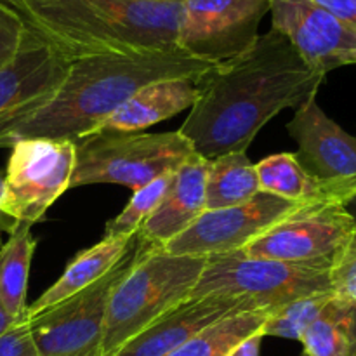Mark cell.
Wrapping results in <instances>:
<instances>
[{
	"mask_svg": "<svg viewBox=\"0 0 356 356\" xmlns=\"http://www.w3.org/2000/svg\"><path fill=\"white\" fill-rule=\"evenodd\" d=\"M174 179V172H167L163 176L156 177L152 183L145 184L143 188L134 190V195L125 205L124 211L108 221L104 236H136L139 228L145 225L146 219L156 211L162 204L163 197L169 191L170 183Z\"/></svg>",
	"mask_w": 356,
	"mask_h": 356,
	"instance_id": "obj_25",
	"label": "cell"
},
{
	"mask_svg": "<svg viewBox=\"0 0 356 356\" xmlns=\"http://www.w3.org/2000/svg\"><path fill=\"white\" fill-rule=\"evenodd\" d=\"M271 313L270 309H252L225 316L205 327L169 356H226L247 337L259 332Z\"/></svg>",
	"mask_w": 356,
	"mask_h": 356,
	"instance_id": "obj_23",
	"label": "cell"
},
{
	"mask_svg": "<svg viewBox=\"0 0 356 356\" xmlns=\"http://www.w3.org/2000/svg\"><path fill=\"white\" fill-rule=\"evenodd\" d=\"M209 169L211 160L195 152L181 163L162 204L139 228L136 235L139 242L162 249L204 214Z\"/></svg>",
	"mask_w": 356,
	"mask_h": 356,
	"instance_id": "obj_16",
	"label": "cell"
},
{
	"mask_svg": "<svg viewBox=\"0 0 356 356\" xmlns=\"http://www.w3.org/2000/svg\"><path fill=\"white\" fill-rule=\"evenodd\" d=\"M271 0H183L177 49L219 65L245 52L259 35Z\"/></svg>",
	"mask_w": 356,
	"mask_h": 356,
	"instance_id": "obj_9",
	"label": "cell"
},
{
	"mask_svg": "<svg viewBox=\"0 0 356 356\" xmlns=\"http://www.w3.org/2000/svg\"><path fill=\"white\" fill-rule=\"evenodd\" d=\"M26 30V24L19 14L0 2V66L6 65L16 54Z\"/></svg>",
	"mask_w": 356,
	"mask_h": 356,
	"instance_id": "obj_26",
	"label": "cell"
},
{
	"mask_svg": "<svg viewBox=\"0 0 356 356\" xmlns=\"http://www.w3.org/2000/svg\"><path fill=\"white\" fill-rule=\"evenodd\" d=\"M75 156V143L65 139L14 143L3 174V212L19 225L40 222L49 207L70 190Z\"/></svg>",
	"mask_w": 356,
	"mask_h": 356,
	"instance_id": "obj_8",
	"label": "cell"
},
{
	"mask_svg": "<svg viewBox=\"0 0 356 356\" xmlns=\"http://www.w3.org/2000/svg\"><path fill=\"white\" fill-rule=\"evenodd\" d=\"M332 285L337 296L356 301V254L343 259L334 268Z\"/></svg>",
	"mask_w": 356,
	"mask_h": 356,
	"instance_id": "obj_28",
	"label": "cell"
},
{
	"mask_svg": "<svg viewBox=\"0 0 356 356\" xmlns=\"http://www.w3.org/2000/svg\"><path fill=\"white\" fill-rule=\"evenodd\" d=\"M252 309L257 308L243 298H188L132 337L113 356H169L211 323L233 313Z\"/></svg>",
	"mask_w": 356,
	"mask_h": 356,
	"instance_id": "obj_15",
	"label": "cell"
},
{
	"mask_svg": "<svg viewBox=\"0 0 356 356\" xmlns=\"http://www.w3.org/2000/svg\"><path fill=\"white\" fill-rule=\"evenodd\" d=\"M356 30V0H309Z\"/></svg>",
	"mask_w": 356,
	"mask_h": 356,
	"instance_id": "obj_29",
	"label": "cell"
},
{
	"mask_svg": "<svg viewBox=\"0 0 356 356\" xmlns=\"http://www.w3.org/2000/svg\"><path fill=\"white\" fill-rule=\"evenodd\" d=\"M323 79L271 28L245 52L195 80L198 99L179 132L207 160L245 152L275 115L316 97Z\"/></svg>",
	"mask_w": 356,
	"mask_h": 356,
	"instance_id": "obj_1",
	"label": "cell"
},
{
	"mask_svg": "<svg viewBox=\"0 0 356 356\" xmlns=\"http://www.w3.org/2000/svg\"><path fill=\"white\" fill-rule=\"evenodd\" d=\"M0 2H3V3H6V6H9L10 9H14V10H16L17 7H19L21 3L24 2V0H0Z\"/></svg>",
	"mask_w": 356,
	"mask_h": 356,
	"instance_id": "obj_34",
	"label": "cell"
},
{
	"mask_svg": "<svg viewBox=\"0 0 356 356\" xmlns=\"http://www.w3.org/2000/svg\"><path fill=\"white\" fill-rule=\"evenodd\" d=\"M312 205L259 191L235 207L205 211L193 225L162 247L174 256L212 257L243 250L250 242L284 219Z\"/></svg>",
	"mask_w": 356,
	"mask_h": 356,
	"instance_id": "obj_11",
	"label": "cell"
},
{
	"mask_svg": "<svg viewBox=\"0 0 356 356\" xmlns=\"http://www.w3.org/2000/svg\"><path fill=\"white\" fill-rule=\"evenodd\" d=\"M16 322H17V320L14 318V316H10L9 313H7V309L3 308L2 301H0V337H2L3 334H6L7 330H9L10 327H13Z\"/></svg>",
	"mask_w": 356,
	"mask_h": 356,
	"instance_id": "obj_32",
	"label": "cell"
},
{
	"mask_svg": "<svg viewBox=\"0 0 356 356\" xmlns=\"http://www.w3.org/2000/svg\"><path fill=\"white\" fill-rule=\"evenodd\" d=\"M211 63L183 52H106L70 59L54 96L7 138L6 148L23 139H65L90 136L129 97L149 83L198 79Z\"/></svg>",
	"mask_w": 356,
	"mask_h": 356,
	"instance_id": "obj_2",
	"label": "cell"
},
{
	"mask_svg": "<svg viewBox=\"0 0 356 356\" xmlns=\"http://www.w3.org/2000/svg\"><path fill=\"white\" fill-rule=\"evenodd\" d=\"M70 59L26 30L16 54L0 66V148L26 118L44 106L68 72Z\"/></svg>",
	"mask_w": 356,
	"mask_h": 356,
	"instance_id": "obj_12",
	"label": "cell"
},
{
	"mask_svg": "<svg viewBox=\"0 0 356 356\" xmlns=\"http://www.w3.org/2000/svg\"><path fill=\"white\" fill-rule=\"evenodd\" d=\"M271 24L289 38L306 65L325 76L356 65V30L309 0H271Z\"/></svg>",
	"mask_w": 356,
	"mask_h": 356,
	"instance_id": "obj_14",
	"label": "cell"
},
{
	"mask_svg": "<svg viewBox=\"0 0 356 356\" xmlns=\"http://www.w3.org/2000/svg\"><path fill=\"white\" fill-rule=\"evenodd\" d=\"M264 193L305 205H344L346 198L308 172L296 153H277L256 163Z\"/></svg>",
	"mask_w": 356,
	"mask_h": 356,
	"instance_id": "obj_19",
	"label": "cell"
},
{
	"mask_svg": "<svg viewBox=\"0 0 356 356\" xmlns=\"http://www.w3.org/2000/svg\"><path fill=\"white\" fill-rule=\"evenodd\" d=\"M141 250L134 238L127 254L90 287L28 320L38 356H101L108 302Z\"/></svg>",
	"mask_w": 356,
	"mask_h": 356,
	"instance_id": "obj_7",
	"label": "cell"
},
{
	"mask_svg": "<svg viewBox=\"0 0 356 356\" xmlns=\"http://www.w3.org/2000/svg\"><path fill=\"white\" fill-rule=\"evenodd\" d=\"M207 259L174 256L141 243L132 268L111 292L101 356H113L155 320L186 301Z\"/></svg>",
	"mask_w": 356,
	"mask_h": 356,
	"instance_id": "obj_4",
	"label": "cell"
},
{
	"mask_svg": "<svg viewBox=\"0 0 356 356\" xmlns=\"http://www.w3.org/2000/svg\"><path fill=\"white\" fill-rule=\"evenodd\" d=\"M136 236H103L101 242L82 250L66 266L61 277L26 308V320L40 315L51 306L72 298L103 278L127 254Z\"/></svg>",
	"mask_w": 356,
	"mask_h": 356,
	"instance_id": "obj_18",
	"label": "cell"
},
{
	"mask_svg": "<svg viewBox=\"0 0 356 356\" xmlns=\"http://www.w3.org/2000/svg\"><path fill=\"white\" fill-rule=\"evenodd\" d=\"M183 0H24L28 30L66 59L106 52L177 49Z\"/></svg>",
	"mask_w": 356,
	"mask_h": 356,
	"instance_id": "obj_3",
	"label": "cell"
},
{
	"mask_svg": "<svg viewBox=\"0 0 356 356\" xmlns=\"http://www.w3.org/2000/svg\"><path fill=\"white\" fill-rule=\"evenodd\" d=\"M355 216L344 205H312L284 219L242 250L249 257L336 268L346 254Z\"/></svg>",
	"mask_w": 356,
	"mask_h": 356,
	"instance_id": "obj_10",
	"label": "cell"
},
{
	"mask_svg": "<svg viewBox=\"0 0 356 356\" xmlns=\"http://www.w3.org/2000/svg\"><path fill=\"white\" fill-rule=\"evenodd\" d=\"M261 191L256 163L245 152L211 160L205 186V211L235 207L252 200Z\"/></svg>",
	"mask_w": 356,
	"mask_h": 356,
	"instance_id": "obj_21",
	"label": "cell"
},
{
	"mask_svg": "<svg viewBox=\"0 0 356 356\" xmlns=\"http://www.w3.org/2000/svg\"><path fill=\"white\" fill-rule=\"evenodd\" d=\"M287 132L298 143V160L312 176L356 200V138L334 122L312 97L296 108Z\"/></svg>",
	"mask_w": 356,
	"mask_h": 356,
	"instance_id": "obj_13",
	"label": "cell"
},
{
	"mask_svg": "<svg viewBox=\"0 0 356 356\" xmlns=\"http://www.w3.org/2000/svg\"><path fill=\"white\" fill-rule=\"evenodd\" d=\"M35 247L31 226L19 225L0 249V301L16 320L26 318V289Z\"/></svg>",
	"mask_w": 356,
	"mask_h": 356,
	"instance_id": "obj_22",
	"label": "cell"
},
{
	"mask_svg": "<svg viewBox=\"0 0 356 356\" xmlns=\"http://www.w3.org/2000/svg\"><path fill=\"white\" fill-rule=\"evenodd\" d=\"M356 254V216H355V222H353V233H351V240H350V245H348L346 249V254H344L343 259H346V257L350 256H355ZM341 259V261H343Z\"/></svg>",
	"mask_w": 356,
	"mask_h": 356,
	"instance_id": "obj_33",
	"label": "cell"
},
{
	"mask_svg": "<svg viewBox=\"0 0 356 356\" xmlns=\"http://www.w3.org/2000/svg\"><path fill=\"white\" fill-rule=\"evenodd\" d=\"M263 339L264 336L259 330V332H256L254 336L247 337L245 341H242L236 348H233V350L226 356H259L261 343H263Z\"/></svg>",
	"mask_w": 356,
	"mask_h": 356,
	"instance_id": "obj_30",
	"label": "cell"
},
{
	"mask_svg": "<svg viewBox=\"0 0 356 356\" xmlns=\"http://www.w3.org/2000/svg\"><path fill=\"white\" fill-rule=\"evenodd\" d=\"M0 356H38L30 323L21 318L0 337Z\"/></svg>",
	"mask_w": 356,
	"mask_h": 356,
	"instance_id": "obj_27",
	"label": "cell"
},
{
	"mask_svg": "<svg viewBox=\"0 0 356 356\" xmlns=\"http://www.w3.org/2000/svg\"><path fill=\"white\" fill-rule=\"evenodd\" d=\"M299 343L306 356H356V301L334 294Z\"/></svg>",
	"mask_w": 356,
	"mask_h": 356,
	"instance_id": "obj_20",
	"label": "cell"
},
{
	"mask_svg": "<svg viewBox=\"0 0 356 356\" xmlns=\"http://www.w3.org/2000/svg\"><path fill=\"white\" fill-rule=\"evenodd\" d=\"M332 270L318 264H291L249 257L236 250L207 259L204 273L188 298H243L257 309L277 312L305 296L334 291Z\"/></svg>",
	"mask_w": 356,
	"mask_h": 356,
	"instance_id": "obj_6",
	"label": "cell"
},
{
	"mask_svg": "<svg viewBox=\"0 0 356 356\" xmlns=\"http://www.w3.org/2000/svg\"><path fill=\"white\" fill-rule=\"evenodd\" d=\"M197 79H174L149 83L129 97L96 132H139L190 110L198 99Z\"/></svg>",
	"mask_w": 356,
	"mask_h": 356,
	"instance_id": "obj_17",
	"label": "cell"
},
{
	"mask_svg": "<svg viewBox=\"0 0 356 356\" xmlns=\"http://www.w3.org/2000/svg\"><path fill=\"white\" fill-rule=\"evenodd\" d=\"M2 200H3V176L0 174V236H2L3 233H9L10 235V233L19 226V222H17L16 219H13L9 214L3 212Z\"/></svg>",
	"mask_w": 356,
	"mask_h": 356,
	"instance_id": "obj_31",
	"label": "cell"
},
{
	"mask_svg": "<svg viewBox=\"0 0 356 356\" xmlns=\"http://www.w3.org/2000/svg\"><path fill=\"white\" fill-rule=\"evenodd\" d=\"M75 170L70 190L86 184H122L132 191L167 172H176L193 153L179 131L96 132L75 143Z\"/></svg>",
	"mask_w": 356,
	"mask_h": 356,
	"instance_id": "obj_5",
	"label": "cell"
},
{
	"mask_svg": "<svg viewBox=\"0 0 356 356\" xmlns=\"http://www.w3.org/2000/svg\"><path fill=\"white\" fill-rule=\"evenodd\" d=\"M334 294H336L334 291H327L291 301L268 316L261 332L264 337L301 341L306 330L318 318Z\"/></svg>",
	"mask_w": 356,
	"mask_h": 356,
	"instance_id": "obj_24",
	"label": "cell"
}]
</instances>
